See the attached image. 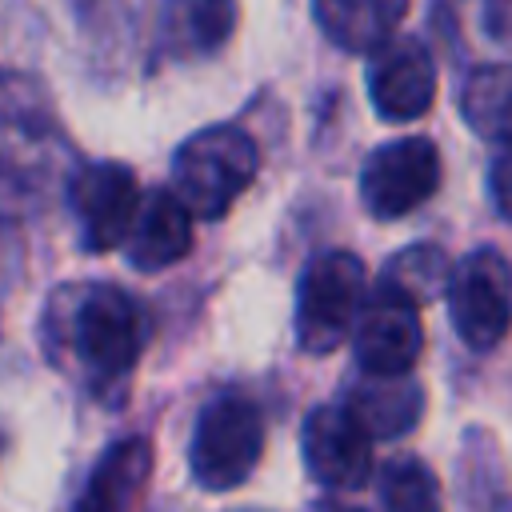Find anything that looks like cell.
Masks as SVG:
<instances>
[{"label":"cell","mask_w":512,"mask_h":512,"mask_svg":"<svg viewBox=\"0 0 512 512\" xmlns=\"http://www.w3.org/2000/svg\"><path fill=\"white\" fill-rule=\"evenodd\" d=\"M300 452L308 476L328 488H360L372 472V436L356 424L344 404L312 408L300 432Z\"/></svg>","instance_id":"obj_11"},{"label":"cell","mask_w":512,"mask_h":512,"mask_svg":"<svg viewBox=\"0 0 512 512\" xmlns=\"http://www.w3.org/2000/svg\"><path fill=\"white\" fill-rule=\"evenodd\" d=\"M448 276H452V264L444 256V248L436 244H412L404 252H396L380 276V288L396 292L400 300H408L412 308L444 296L448 288Z\"/></svg>","instance_id":"obj_18"},{"label":"cell","mask_w":512,"mask_h":512,"mask_svg":"<svg viewBox=\"0 0 512 512\" xmlns=\"http://www.w3.org/2000/svg\"><path fill=\"white\" fill-rule=\"evenodd\" d=\"M488 192H492V204L504 220H512V144H504L496 156H492V168H488Z\"/></svg>","instance_id":"obj_20"},{"label":"cell","mask_w":512,"mask_h":512,"mask_svg":"<svg viewBox=\"0 0 512 512\" xmlns=\"http://www.w3.org/2000/svg\"><path fill=\"white\" fill-rule=\"evenodd\" d=\"M344 408L356 416V424L372 440H392V436H404L420 420L424 392L408 376H364Z\"/></svg>","instance_id":"obj_15"},{"label":"cell","mask_w":512,"mask_h":512,"mask_svg":"<svg viewBox=\"0 0 512 512\" xmlns=\"http://www.w3.org/2000/svg\"><path fill=\"white\" fill-rule=\"evenodd\" d=\"M364 300H368V272H364L360 256H352L344 248L320 252L304 268L300 292H296V340H300V348L312 356L336 352L352 336Z\"/></svg>","instance_id":"obj_4"},{"label":"cell","mask_w":512,"mask_h":512,"mask_svg":"<svg viewBox=\"0 0 512 512\" xmlns=\"http://www.w3.org/2000/svg\"><path fill=\"white\" fill-rule=\"evenodd\" d=\"M260 456H264V416L248 396L224 392L200 408L188 452L200 488L208 492L240 488L256 472Z\"/></svg>","instance_id":"obj_5"},{"label":"cell","mask_w":512,"mask_h":512,"mask_svg":"<svg viewBox=\"0 0 512 512\" xmlns=\"http://www.w3.org/2000/svg\"><path fill=\"white\" fill-rule=\"evenodd\" d=\"M404 12L408 0H312V16L320 32L344 52L384 48L396 36Z\"/></svg>","instance_id":"obj_13"},{"label":"cell","mask_w":512,"mask_h":512,"mask_svg":"<svg viewBox=\"0 0 512 512\" xmlns=\"http://www.w3.org/2000/svg\"><path fill=\"white\" fill-rule=\"evenodd\" d=\"M56 128L44 92L28 76H0V212L32 204L52 176Z\"/></svg>","instance_id":"obj_3"},{"label":"cell","mask_w":512,"mask_h":512,"mask_svg":"<svg viewBox=\"0 0 512 512\" xmlns=\"http://www.w3.org/2000/svg\"><path fill=\"white\" fill-rule=\"evenodd\" d=\"M380 512H444L436 472L416 460H388L380 472Z\"/></svg>","instance_id":"obj_19"},{"label":"cell","mask_w":512,"mask_h":512,"mask_svg":"<svg viewBox=\"0 0 512 512\" xmlns=\"http://www.w3.org/2000/svg\"><path fill=\"white\" fill-rule=\"evenodd\" d=\"M260 172V148L244 128L212 124L188 136L172 156V196L188 216L216 220Z\"/></svg>","instance_id":"obj_1"},{"label":"cell","mask_w":512,"mask_h":512,"mask_svg":"<svg viewBox=\"0 0 512 512\" xmlns=\"http://www.w3.org/2000/svg\"><path fill=\"white\" fill-rule=\"evenodd\" d=\"M140 184L136 172L116 164V160H96V164H80L72 172L68 184V200L72 212L80 220V240L88 252H108L116 244H124L136 208H140Z\"/></svg>","instance_id":"obj_8"},{"label":"cell","mask_w":512,"mask_h":512,"mask_svg":"<svg viewBox=\"0 0 512 512\" xmlns=\"http://www.w3.org/2000/svg\"><path fill=\"white\" fill-rule=\"evenodd\" d=\"M124 248H128L132 268H140V272H160V268L184 260L188 248H192L188 208L168 188H156V192L140 196L136 220L124 236Z\"/></svg>","instance_id":"obj_12"},{"label":"cell","mask_w":512,"mask_h":512,"mask_svg":"<svg viewBox=\"0 0 512 512\" xmlns=\"http://www.w3.org/2000/svg\"><path fill=\"white\" fill-rule=\"evenodd\" d=\"M440 188V152L424 136H400L368 152L360 168V200L376 220H400Z\"/></svg>","instance_id":"obj_7"},{"label":"cell","mask_w":512,"mask_h":512,"mask_svg":"<svg viewBox=\"0 0 512 512\" xmlns=\"http://www.w3.org/2000/svg\"><path fill=\"white\" fill-rule=\"evenodd\" d=\"M0 452H4V436H0Z\"/></svg>","instance_id":"obj_23"},{"label":"cell","mask_w":512,"mask_h":512,"mask_svg":"<svg viewBox=\"0 0 512 512\" xmlns=\"http://www.w3.org/2000/svg\"><path fill=\"white\" fill-rule=\"evenodd\" d=\"M448 316L456 336L484 352L496 348L512 324V268L496 248L468 252L448 276Z\"/></svg>","instance_id":"obj_6"},{"label":"cell","mask_w":512,"mask_h":512,"mask_svg":"<svg viewBox=\"0 0 512 512\" xmlns=\"http://www.w3.org/2000/svg\"><path fill=\"white\" fill-rule=\"evenodd\" d=\"M144 308L116 284H88L72 300L68 344L92 384L124 380L144 352Z\"/></svg>","instance_id":"obj_2"},{"label":"cell","mask_w":512,"mask_h":512,"mask_svg":"<svg viewBox=\"0 0 512 512\" xmlns=\"http://www.w3.org/2000/svg\"><path fill=\"white\" fill-rule=\"evenodd\" d=\"M368 96H372V108L392 124H408V120L424 116L436 100L432 52L416 36H392L384 48L372 52Z\"/></svg>","instance_id":"obj_10"},{"label":"cell","mask_w":512,"mask_h":512,"mask_svg":"<svg viewBox=\"0 0 512 512\" xmlns=\"http://www.w3.org/2000/svg\"><path fill=\"white\" fill-rule=\"evenodd\" d=\"M312 512H364V508H356V504H340V500H324V504H316Z\"/></svg>","instance_id":"obj_22"},{"label":"cell","mask_w":512,"mask_h":512,"mask_svg":"<svg viewBox=\"0 0 512 512\" xmlns=\"http://www.w3.org/2000/svg\"><path fill=\"white\" fill-rule=\"evenodd\" d=\"M460 116L476 136L512 144V60L468 72L460 88Z\"/></svg>","instance_id":"obj_17"},{"label":"cell","mask_w":512,"mask_h":512,"mask_svg":"<svg viewBox=\"0 0 512 512\" xmlns=\"http://www.w3.org/2000/svg\"><path fill=\"white\" fill-rule=\"evenodd\" d=\"M148 468H152V448L148 440L140 436H128V440H116L92 468L80 500L72 512H128L132 496L144 488L148 480Z\"/></svg>","instance_id":"obj_14"},{"label":"cell","mask_w":512,"mask_h":512,"mask_svg":"<svg viewBox=\"0 0 512 512\" xmlns=\"http://www.w3.org/2000/svg\"><path fill=\"white\" fill-rule=\"evenodd\" d=\"M236 28V0H164L160 40L172 56H208Z\"/></svg>","instance_id":"obj_16"},{"label":"cell","mask_w":512,"mask_h":512,"mask_svg":"<svg viewBox=\"0 0 512 512\" xmlns=\"http://www.w3.org/2000/svg\"><path fill=\"white\" fill-rule=\"evenodd\" d=\"M484 28L496 44H512V0H484Z\"/></svg>","instance_id":"obj_21"},{"label":"cell","mask_w":512,"mask_h":512,"mask_svg":"<svg viewBox=\"0 0 512 512\" xmlns=\"http://www.w3.org/2000/svg\"><path fill=\"white\" fill-rule=\"evenodd\" d=\"M420 348V308H412L388 288H372L352 328V352L364 376H408Z\"/></svg>","instance_id":"obj_9"}]
</instances>
